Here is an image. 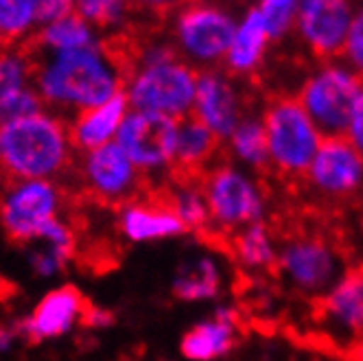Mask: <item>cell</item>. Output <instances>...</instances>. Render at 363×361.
I'll use <instances>...</instances> for the list:
<instances>
[{"instance_id":"1","label":"cell","mask_w":363,"mask_h":361,"mask_svg":"<svg viewBox=\"0 0 363 361\" xmlns=\"http://www.w3.org/2000/svg\"><path fill=\"white\" fill-rule=\"evenodd\" d=\"M125 46L103 40L68 53H35V90L48 112L66 121L123 94Z\"/></svg>"},{"instance_id":"2","label":"cell","mask_w":363,"mask_h":361,"mask_svg":"<svg viewBox=\"0 0 363 361\" xmlns=\"http://www.w3.org/2000/svg\"><path fill=\"white\" fill-rule=\"evenodd\" d=\"M127 74L123 94L129 110L182 121L193 114L197 74L177 55L167 35H149L125 46Z\"/></svg>"},{"instance_id":"3","label":"cell","mask_w":363,"mask_h":361,"mask_svg":"<svg viewBox=\"0 0 363 361\" xmlns=\"http://www.w3.org/2000/svg\"><path fill=\"white\" fill-rule=\"evenodd\" d=\"M74 160L66 118L42 110L0 123V187L24 179L64 182Z\"/></svg>"},{"instance_id":"4","label":"cell","mask_w":363,"mask_h":361,"mask_svg":"<svg viewBox=\"0 0 363 361\" xmlns=\"http://www.w3.org/2000/svg\"><path fill=\"white\" fill-rule=\"evenodd\" d=\"M201 189L211 213V237L228 241L239 230L267 221L269 197L261 175L223 158L203 173Z\"/></svg>"},{"instance_id":"5","label":"cell","mask_w":363,"mask_h":361,"mask_svg":"<svg viewBox=\"0 0 363 361\" xmlns=\"http://www.w3.org/2000/svg\"><path fill=\"white\" fill-rule=\"evenodd\" d=\"M62 184L77 204H96L114 211L149 191L140 171L116 143L77 153L74 167Z\"/></svg>"},{"instance_id":"6","label":"cell","mask_w":363,"mask_h":361,"mask_svg":"<svg viewBox=\"0 0 363 361\" xmlns=\"http://www.w3.org/2000/svg\"><path fill=\"white\" fill-rule=\"evenodd\" d=\"M261 118L267 136L269 171L289 182H302L324 140L322 132L291 94L272 96Z\"/></svg>"},{"instance_id":"7","label":"cell","mask_w":363,"mask_h":361,"mask_svg":"<svg viewBox=\"0 0 363 361\" xmlns=\"http://www.w3.org/2000/svg\"><path fill=\"white\" fill-rule=\"evenodd\" d=\"M346 270L344 250L333 239L302 232L280 243L274 274L289 291L318 302L333 289Z\"/></svg>"},{"instance_id":"8","label":"cell","mask_w":363,"mask_h":361,"mask_svg":"<svg viewBox=\"0 0 363 361\" xmlns=\"http://www.w3.org/2000/svg\"><path fill=\"white\" fill-rule=\"evenodd\" d=\"M237 24L230 13L206 0H184L169 16V40L177 55L195 70L225 62Z\"/></svg>"},{"instance_id":"9","label":"cell","mask_w":363,"mask_h":361,"mask_svg":"<svg viewBox=\"0 0 363 361\" xmlns=\"http://www.w3.org/2000/svg\"><path fill=\"white\" fill-rule=\"evenodd\" d=\"M77 201L55 179H24L0 187V230L16 245H29L42 228L70 213Z\"/></svg>"},{"instance_id":"10","label":"cell","mask_w":363,"mask_h":361,"mask_svg":"<svg viewBox=\"0 0 363 361\" xmlns=\"http://www.w3.org/2000/svg\"><path fill=\"white\" fill-rule=\"evenodd\" d=\"M177 123L162 114L129 110L121 125L116 145L140 171L149 189L164 187L173 175Z\"/></svg>"},{"instance_id":"11","label":"cell","mask_w":363,"mask_h":361,"mask_svg":"<svg viewBox=\"0 0 363 361\" xmlns=\"http://www.w3.org/2000/svg\"><path fill=\"white\" fill-rule=\"evenodd\" d=\"M363 77L350 66L326 64L302 84L296 99L324 138L344 136L354 110Z\"/></svg>"},{"instance_id":"12","label":"cell","mask_w":363,"mask_h":361,"mask_svg":"<svg viewBox=\"0 0 363 361\" xmlns=\"http://www.w3.org/2000/svg\"><path fill=\"white\" fill-rule=\"evenodd\" d=\"M302 184L326 204L357 199L363 193V156L346 136L324 138Z\"/></svg>"},{"instance_id":"13","label":"cell","mask_w":363,"mask_h":361,"mask_svg":"<svg viewBox=\"0 0 363 361\" xmlns=\"http://www.w3.org/2000/svg\"><path fill=\"white\" fill-rule=\"evenodd\" d=\"M46 110L35 90V53L29 44H0V123Z\"/></svg>"},{"instance_id":"14","label":"cell","mask_w":363,"mask_h":361,"mask_svg":"<svg viewBox=\"0 0 363 361\" xmlns=\"http://www.w3.org/2000/svg\"><path fill=\"white\" fill-rule=\"evenodd\" d=\"M245 114V99L237 84L232 82V74L219 68L199 70L191 116L203 123L221 143H225Z\"/></svg>"},{"instance_id":"15","label":"cell","mask_w":363,"mask_h":361,"mask_svg":"<svg viewBox=\"0 0 363 361\" xmlns=\"http://www.w3.org/2000/svg\"><path fill=\"white\" fill-rule=\"evenodd\" d=\"M352 18L348 0H300L296 22L311 53L330 62L346 50Z\"/></svg>"},{"instance_id":"16","label":"cell","mask_w":363,"mask_h":361,"mask_svg":"<svg viewBox=\"0 0 363 361\" xmlns=\"http://www.w3.org/2000/svg\"><path fill=\"white\" fill-rule=\"evenodd\" d=\"M88 300L74 285H62L48 291L29 316L16 322L20 340L29 344H42L68 335L74 326H79L88 309Z\"/></svg>"},{"instance_id":"17","label":"cell","mask_w":363,"mask_h":361,"mask_svg":"<svg viewBox=\"0 0 363 361\" xmlns=\"http://www.w3.org/2000/svg\"><path fill=\"white\" fill-rule=\"evenodd\" d=\"M118 235L127 243H153L186 235L184 223L173 213L160 189H149L116 211Z\"/></svg>"},{"instance_id":"18","label":"cell","mask_w":363,"mask_h":361,"mask_svg":"<svg viewBox=\"0 0 363 361\" xmlns=\"http://www.w3.org/2000/svg\"><path fill=\"white\" fill-rule=\"evenodd\" d=\"M320 326L350 348L363 338V265L348 267L333 289L315 302Z\"/></svg>"},{"instance_id":"19","label":"cell","mask_w":363,"mask_h":361,"mask_svg":"<svg viewBox=\"0 0 363 361\" xmlns=\"http://www.w3.org/2000/svg\"><path fill=\"white\" fill-rule=\"evenodd\" d=\"M241 318L235 306H217L213 316L193 324L179 340V352L189 361H217L239 344Z\"/></svg>"},{"instance_id":"20","label":"cell","mask_w":363,"mask_h":361,"mask_svg":"<svg viewBox=\"0 0 363 361\" xmlns=\"http://www.w3.org/2000/svg\"><path fill=\"white\" fill-rule=\"evenodd\" d=\"M29 250V267L38 278H55L66 272L79 250V232L74 219L64 215L42 228L40 235L24 245Z\"/></svg>"},{"instance_id":"21","label":"cell","mask_w":363,"mask_h":361,"mask_svg":"<svg viewBox=\"0 0 363 361\" xmlns=\"http://www.w3.org/2000/svg\"><path fill=\"white\" fill-rule=\"evenodd\" d=\"M223 143L195 116L177 123L175 140V167L171 177L201 179L203 173L223 160Z\"/></svg>"},{"instance_id":"22","label":"cell","mask_w":363,"mask_h":361,"mask_svg":"<svg viewBox=\"0 0 363 361\" xmlns=\"http://www.w3.org/2000/svg\"><path fill=\"white\" fill-rule=\"evenodd\" d=\"M127 112H129V103L125 94H118L112 101L103 103V106L90 108L72 116L68 121V132L74 151L86 153L99 147H106L110 143H116L118 130Z\"/></svg>"},{"instance_id":"23","label":"cell","mask_w":363,"mask_h":361,"mask_svg":"<svg viewBox=\"0 0 363 361\" xmlns=\"http://www.w3.org/2000/svg\"><path fill=\"white\" fill-rule=\"evenodd\" d=\"M225 245L232 259L247 274H269L276 270L280 243L267 221H258L239 230L225 241Z\"/></svg>"},{"instance_id":"24","label":"cell","mask_w":363,"mask_h":361,"mask_svg":"<svg viewBox=\"0 0 363 361\" xmlns=\"http://www.w3.org/2000/svg\"><path fill=\"white\" fill-rule=\"evenodd\" d=\"M223 291L221 263L211 254H199L182 263L173 276L171 294L182 302H208Z\"/></svg>"},{"instance_id":"25","label":"cell","mask_w":363,"mask_h":361,"mask_svg":"<svg viewBox=\"0 0 363 361\" xmlns=\"http://www.w3.org/2000/svg\"><path fill=\"white\" fill-rule=\"evenodd\" d=\"M103 38L94 27L74 11L50 20L38 29L35 38L31 40L33 53H68V50H79L103 42Z\"/></svg>"},{"instance_id":"26","label":"cell","mask_w":363,"mask_h":361,"mask_svg":"<svg viewBox=\"0 0 363 361\" xmlns=\"http://www.w3.org/2000/svg\"><path fill=\"white\" fill-rule=\"evenodd\" d=\"M160 191L173 213L184 223L186 235L211 237V213L201 189V179L171 177L164 187H160Z\"/></svg>"},{"instance_id":"27","label":"cell","mask_w":363,"mask_h":361,"mask_svg":"<svg viewBox=\"0 0 363 361\" xmlns=\"http://www.w3.org/2000/svg\"><path fill=\"white\" fill-rule=\"evenodd\" d=\"M225 160L235 162L241 169H247L256 175L269 171V153L263 118L247 112L237 130L223 143Z\"/></svg>"},{"instance_id":"28","label":"cell","mask_w":363,"mask_h":361,"mask_svg":"<svg viewBox=\"0 0 363 361\" xmlns=\"http://www.w3.org/2000/svg\"><path fill=\"white\" fill-rule=\"evenodd\" d=\"M269 35L265 29V22L258 13V9L247 11V16L241 20V24L232 38L230 50L225 55L228 74H247L254 72L265 55V44Z\"/></svg>"},{"instance_id":"29","label":"cell","mask_w":363,"mask_h":361,"mask_svg":"<svg viewBox=\"0 0 363 361\" xmlns=\"http://www.w3.org/2000/svg\"><path fill=\"white\" fill-rule=\"evenodd\" d=\"M74 13L108 42H118L132 29L136 9L132 0H74Z\"/></svg>"},{"instance_id":"30","label":"cell","mask_w":363,"mask_h":361,"mask_svg":"<svg viewBox=\"0 0 363 361\" xmlns=\"http://www.w3.org/2000/svg\"><path fill=\"white\" fill-rule=\"evenodd\" d=\"M38 29L31 0H0V44H31Z\"/></svg>"},{"instance_id":"31","label":"cell","mask_w":363,"mask_h":361,"mask_svg":"<svg viewBox=\"0 0 363 361\" xmlns=\"http://www.w3.org/2000/svg\"><path fill=\"white\" fill-rule=\"evenodd\" d=\"M300 9V0H261L258 13H261L269 40H280L296 24Z\"/></svg>"},{"instance_id":"32","label":"cell","mask_w":363,"mask_h":361,"mask_svg":"<svg viewBox=\"0 0 363 361\" xmlns=\"http://www.w3.org/2000/svg\"><path fill=\"white\" fill-rule=\"evenodd\" d=\"M344 55L348 57L350 68L357 70V72L363 77V9L352 18Z\"/></svg>"},{"instance_id":"33","label":"cell","mask_w":363,"mask_h":361,"mask_svg":"<svg viewBox=\"0 0 363 361\" xmlns=\"http://www.w3.org/2000/svg\"><path fill=\"white\" fill-rule=\"evenodd\" d=\"M40 27L50 20H57L74 11V0H31Z\"/></svg>"},{"instance_id":"34","label":"cell","mask_w":363,"mask_h":361,"mask_svg":"<svg viewBox=\"0 0 363 361\" xmlns=\"http://www.w3.org/2000/svg\"><path fill=\"white\" fill-rule=\"evenodd\" d=\"M136 13H145L151 18H169L184 0H132Z\"/></svg>"},{"instance_id":"35","label":"cell","mask_w":363,"mask_h":361,"mask_svg":"<svg viewBox=\"0 0 363 361\" xmlns=\"http://www.w3.org/2000/svg\"><path fill=\"white\" fill-rule=\"evenodd\" d=\"M348 138V143L361 153L363 156V90L359 92L357 96V103H354V110H352V116H350V123H348V130L344 134Z\"/></svg>"},{"instance_id":"36","label":"cell","mask_w":363,"mask_h":361,"mask_svg":"<svg viewBox=\"0 0 363 361\" xmlns=\"http://www.w3.org/2000/svg\"><path fill=\"white\" fill-rule=\"evenodd\" d=\"M112 324H114V316L108 311V309L88 304L84 320H82V326H86V328H108Z\"/></svg>"},{"instance_id":"37","label":"cell","mask_w":363,"mask_h":361,"mask_svg":"<svg viewBox=\"0 0 363 361\" xmlns=\"http://www.w3.org/2000/svg\"><path fill=\"white\" fill-rule=\"evenodd\" d=\"M20 342V333L13 326H3L0 324V352H9L16 348V344Z\"/></svg>"},{"instance_id":"38","label":"cell","mask_w":363,"mask_h":361,"mask_svg":"<svg viewBox=\"0 0 363 361\" xmlns=\"http://www.w3.org/2000/svg\"><path fill=\"white\" fill-rule=\"evenodd\" d=\"M346 359L348 361H363V338L354 342L350 348H346Z\"/></svg>"}]
</instances>
